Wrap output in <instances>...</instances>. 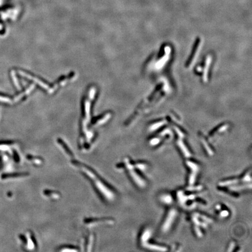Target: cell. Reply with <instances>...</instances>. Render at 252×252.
<instances>
[{"label":"cell","mask_w":252,"mask_h":252,"mask_svg":"<svg viewBox=\"0 0 252 252\" xmlns=\"http://www.w3.org/2000/svg\"><path fill=\"white\" fill-rule=\"evenodd\" d=\"M72 164L76 167L80 169L81 171L83 174L87 177L88 180H89L93 184L95 189L102 198L106 201H111L114 198V193L113 189L110 187L101 177L95 173L94 171L88 167L87 165L81 164L78 161H74L72 162Z\"/></svg>","instance_id":"obj_1"},{"label":"cell","mask_w":252,"mask_h":252,"mask_svg":"<svg viewBox=\"0 0 252 252\" xmlns=\"http://www.w3.org/2000/svg\"><path fill=\"white\" fill-rule=\"evenodd\" d=\"M44 194L47 197H48L49 198L52 199H58L60 197V194L58 192L53 191V190H45Z\"/></svg>","instance_id":"obj_2"},{"label":"cell","mask_w":252,"mask_h":252,"mask_svg":"<svg viewBox=\"0 0 252 252\" xmlns=\"http://www.w3.org/2000/svg\"><path fill=\"white\" fill-rule=\"evenodd\" d=\"M27 158H28V160L31 161L33 164H35L37 166L42 165L43 163V159L41 158H39L38 157H36V156L28 155L27 156Z\"/></svg>","instance_id":"obj_3"},{"label":"cell","mask_w":252,"mask_h":252,"mask_svg":"<svg viewBox=\"0 0 252 252\" xmlns=\"http://www.w3.org/2000/svg\"><path fill=\"white\" fill-rule=\"evenodd\" d=\"M28 174L27 173H12V174H4L2 175V179H7V178H14V177H18V176H27Z\"/></svg>","instance_id":"obj_4"},{"label":"cell","mask_w":252,"mask_h":252,"mask_svg":"<svg viewBox=\"0 0 252 252\" xmlns=\"http://www.w3.org/2000/svg\"><path fill=\"white\" fill-rule=\"evenodd\" d=\"M58 251H78V249H76L74 247H71L70 246H65L63 247H60V249L58 250Z\"/></svg>","instance_id":"obj_5"}]
</instances>
